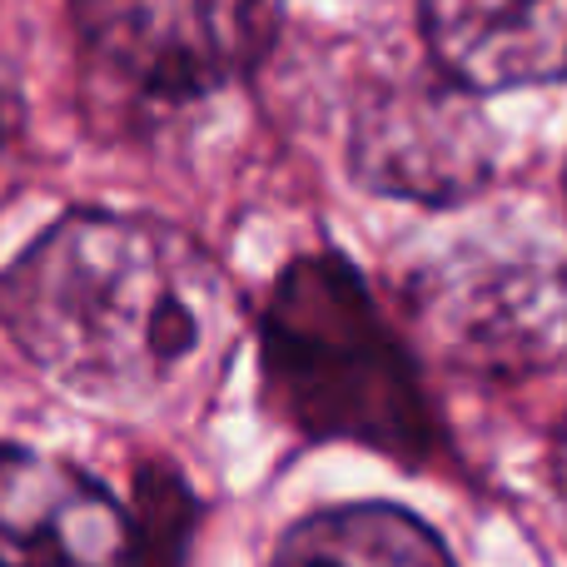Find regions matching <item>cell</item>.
<instances>
[{"label": "cell", "mask_w": 567, "mask_h": 567, "mask_svg": "<svg viewBox=\"0 0 567 567\" xmlns=\"http://www.w3.org/2000/svg\"><path fill=\"white\" fill-rule=\"evenodd\" d=\"M353 179L373 195L413 205H463L493 179L498 135L478 95L449 75H399L379 85L353 115Z\"/></svg>", "instance_id": "5"}, {"label": "cell", "mask_w": 567, "mask_h": 567, "mask_svg": "<svg viewBox=\"0 0 567 567\" xmlns=\"http://www.w3.org/2000/svg\"><path fill=\"white\" fill-rule=\"evenodd\" d=\"M269 409L319 443H359L399 463L433 453V409L409 349L339 255L293 259L259 313Z\"/></svg>", "instance_id": "2"}, {"label": "cell", "mask_w": 567, "mask_h": 567, "mask_svg": "<svg viewBox=\"0 0 567 567\" xmlns=\"http://www.w3.org/2000/svg\"><path fill=\"white\" fill-rule=\"evenodd\" d=\"M553 473H558V503H563V518H567V429L558 439V453H553Z\"/></svg>", "instance_id": "10"}, {"label": "cell", "mask_w": 567, "mask_h": 567, "mask_svg": "<svg viewBox=\"0 0 567 567\" xmlns=\"http://www.w3.org/2000/svg\"><path fill=\"white\" fill-rule=\"evenodd\" d=\"M413 323L468 379H533L567 359V259L543 245L468 239L413 279Z\"/></svg>", "instance_id": "4"}, {"label": "cell", "mask_w": 567, "mask_h": 567, "mask_svg": "<svg viewBox=\"0 0 567 567\" xmlns=\"http://www.w3.org/2000/svg\"><path fill=\"white\" fill-rule=\"evenodd\" d=\"M269 567H453V553L409 508L343 503L293 523Z\"/></svg>", "instance_id": "8"}, {"label": "cell", "mask_w": 567, "mask_h": 567, "mask_svg": "<svg viewBox=\"0 0 567 567\" xmlns=\"http://www.w3.org/2000/svg\"><path fill=\"white\" fill-rule=\"evenodd\" d=\"M433 70L473 95L567 80V0H419Z\"/></svg>", "instance_id": "7"}, {"label": "cell", "mask_w": 567, "mask_h": 567, "mask_svg": "<svg viewBox=\"0 0 567 567\" xmlns=\"http://www.w3.org/2000/svg\"><path fill=\"white\" fill-rule=\"evenodd\" d=\"M130 508L80 463L0 443V567H125Z\"/></svg>", "instance_id": "6"}, {"label": "cell", "mask_w": 567, "mask_h": 567, "mask_svg": "<svg viewBox=\"0 0 567 567\" xmlns=\"http://www.w3.org/2000/svg\"><path fill=\"white\" fill-rule=\"evenodd\" d=\"M279 0H75L80 95L100 130L145 135L269 55Z\"/></svg>", "instance_id": "3"}, {"label": "cell", "mask_w": 567, "mask_h": 567, "mask_svg": "<svg viewBox=\"0 0 567 567\" xmlns=\"http://www.w3.org/2000/svg\"><path fill=\"white\" fill-rule=\"evenodd\" d=\"M0 329L60 393L150 419L189 403L219 373L239 303L185 229L75 209L0 275Z\"/></svg>", "instance_id": "1"}, {"label": "cell", "mask_w": 567, "mask_h": 567, "mask_svg": "<svg viewBox=\"0 0 567 567\" xmlns=\"http://www.w3.org/2000/svg\"><path fill=\"white\" fill-rule=\"evenodd\" d=\"M195 523H199V503L189 493V483L165 463H145L135 473L125 567H189Z\"/></svg>", "instance_id": "9"}]
</instances>
